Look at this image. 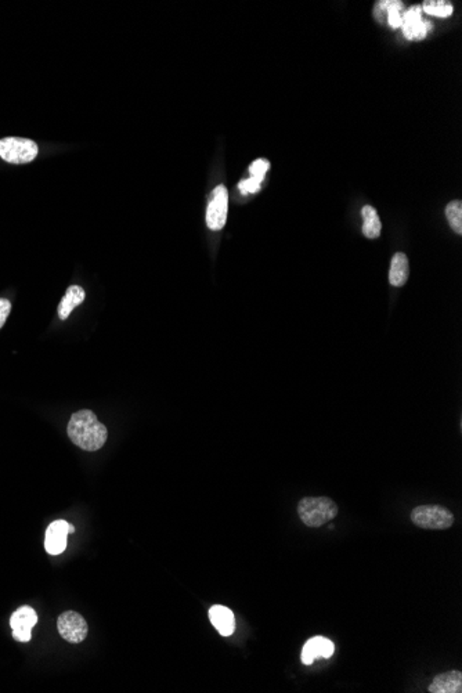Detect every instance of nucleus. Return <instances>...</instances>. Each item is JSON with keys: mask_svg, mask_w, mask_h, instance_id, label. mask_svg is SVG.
Masks as SVG:
<instances>
[{"mask_svg": "<svg viewBox=\"0 0 462 693\" xmlns=\"http://www.w3.org/2000/svg\"><path fill=\"white\" fill-rule=\"evenodd\" d=\"M68 436L74 444L85 451H97L107 442V428L91 410L72 414L68 422Z\"/></svg>", "mask_w": 462, "mask_h": 693, "instance_id": "nucleus-1", "label": "nucleus"}, {"mask_svg": "<svg viewBox=\"0 0 462 693\" xmlns=\"http://www.w3.org/2000/svg\"><path fill=\"white\" fill-rule=\"evenodd\" d=\"M338 505L328 497H305L298 502L300 520L311 529L321 527L338 516Z\"/></svg>", "mask_w": 462, "mask_h": 693, "instance_id": "nucleus-2", "label": "nucleus"}, {"mask_svg": "<svg viewBox=\"0 0 462 693\" xmlns=\"http://www.w3.org/2000/svg\"><path fill=\"white\" fill-rule=\"evenodd\" d=\"M411 522L425 530H447L454 524V513L443 505H418L411 511Z\"/></svg>", "mask_w": 462, "mask_h": 693, "instance_id": "nucleus-3", "label": "nucleus"}, {"mask_svg": "<svg viewBox=\"0 0 462 693\" xmlns=\"http://www.w3.org/2000/svg\"><path fill=\"white\" fill-rule=\"evenodd\" d=\"M38 144L29 139L6 137L0 140V158L8 164H28L38 157Z\"/></svg>", "mask_w": 462, "mask_h": 693, "instance_id": "nucleus-4", "label": "nucleus"}, {"mask_svg": "<svg viewBox=\"0 0 462 693\" xmlns=\"http://www.w3.org/2000/svg\"><path fill=\"white\" fill-rule=\"evenodd\" d=\"M57 628L60 635L71 644H79L88 635V624L85 618L79 613L72 610L64 612L59 617Z\"/></svg>", "mask_w": 462, "mask_h": 693, "instance_id": "nucleus-5", "label": "nucleus"}, {"mask_svg": "<svg viewBox=\"0 0 462 693\" xmlns=\"http://www.w3.org/2000/svg\"><path fill=\"white\" fill-rule=\"evenodd\" d=\"M229 210V193L227 189L220 185L213 190V197L208 205L206 210V224L210 230L219 231L224 227Z\"/></svg>", "mask_w": 462, "mask_h": 693, "instance_id": "nucleus-6", "label": "nucleus"}, {"mask_svg": "<svg viewBox=\"0 0 462 693\" xmlns=\"http://www.w3.org/2000/svg\"><path fill=\"white\" fill-rule=\"evenodd\" d=\"M36 623H38V614L32 607L21 606L20 609H17L10 618V625L13 630L14 639L20 642H28L32 637L31 631Z\"/></svg>", "mask_w": 462, "mask_h": 693, "instance_id": "nucleus-7", "label": "nucleus"}, {"mask_svg": "<svg viewBox=\"0 0 462 693\" xmlns=\"http://www.w3.org/2000/svg\"><path fill=\"white\" fill-rule=\"evenodd\" d=\"M422 8L421 6H414L408 11L403 14V32L410 40H421L431 31L432 25L428 21L422 20Z\"/></svg>", "mask_w": 462, "mask_h": 693, "instance_id": "nucleus-8", "label": "nucleus"}, {"mask_svg": "<svg viewBox=\"0 0 462 693\" xmlns=\"http://www.w3.org/2000/svg\"><path fill=\"white\" fill-rule=\"evenodd\" d=\"M70 534V523L66 520L53 522L46 531L45 537V548L50 555H60L64 552L68 544Z\"/></svg>", "mask_w": 462, "mask_h": 693, "instance_id": "nucleus-9", "label": "nucleus"}, {"mask_svg": "<svg viewBox=\"0 0 462 693\" xmlns=\"http://www.w3.org/2000/svg\"><path fill=\"white\" fill-rule=\"evenodd\" d=\"M335 646L334 644L324 637H314L309 639L302 651V663L306 666H310L318 656L321 657H331L334 655Z\"/></svg>", "mask_w": 462, "mask_h": 693, "instance_id": "nucleus-10", "label": "nucleus"}, {"mask_svg": "<svg viewBox=\"0 0 462 693\" xmlns=\"http://www.w3.org/2000/svg\"><path fill=\"white\" fill-rule=\"evenodd\" d=\"M209 618L213 627L219 631L220 635L229 637L236 631V617L234 613L222 605H215L209 609Z\"/></svg>", "mask_w": 462, "mask_h": 693, "instance_id": "nucleus-11", "label": "nucleus"}, {"mask_svg": "<svg viewBox=\"0 0 462 693\" xmlns=\"http://www.w3.org/2000/svg\"><path fill=\"white\" fill-rule=\"evenodd\" d=\"M428 691L431 693H461L462 673L459 670H452L439 674L433 678Z\"/></svg>", "mask_w": 462, "mask_h": 693, "instance_id": "nucleus-12", "label": "nucleus"}, {"mask_svg": "<svg viewBox=\"0 0 462 693\" xmlns=\"http://www.w3.org/2000/svg\"><path fill=\"white\" fill-rule=\"evenodd\" d=\"M410 274V266H408V259L404 254L399 252L392 258L390 263V272H389V281L393 287H403Z\"/></svg>", "mask_w": 462, "mask_h": 693, "instance_id": "nucleus-13", "label": "nucleus"}, {"mask_svg": "<svg viewBox=\"0 0 462 693\" xmlns=\"http://www.w3.org/2000/svg\"><path fill=\"white\" fill-rule=\"evenodd\" d=\"M85 297L86 294L82 287L71 286L59 304V317L61 320H67L72 310L85 300Z\"/></svg>", "mask_w": 462, "mask_h": 693, "instance_id": "nucleus-14", "label": "nucleus"}, {"mask_svg": "<svg viewBox=\"0 0 462 693\" xmlns=\"http://www.w3.org/2000/svg\"><path fill=\"white\" fill-rule=\"evenodd\" d=\"M362 215H363V220H364V224H363V233L367 238H378L379 234H380V220H379V216H378V212L375 210V208H372L371 205H366L363 209H362Z\"/></svg>", "mask_w": 462, "mask_h": 693, "instance_id": "nucleus-15", "label": "nucleus"}, {"mask_svg": "<svg viewBox=\"0 0 462 693\" xmlns=\"http://www.w3.org/2000/svg\"><path fill=\"white\" fill-rule=\"evenodd\" d=\"M446 217L449 220L450 227L457 233H462V203L461 201H452L446 206Z\"/></svg>", "mask_w": 462, "mask_h": 693, "instance_id": "nucleus-16", "label": "nucleus"}, {"mask_svg": "<svg viewBox=\"0 0 462 693\" xmlns=\"http://www.w3.org/2000/svg\"><path fill=\"white\" fill-rule=\"evenodd\" d=\"M425 13L436 15V17H443L447 18L453 14V4L450 1H436V0H426L424 1L421 7Z\"/></svg>", "mask_w": 462, "mask_h": 693, "instance_id": "nucleus-17", "label": "nucleus"}, {"mask_svg": "<svg viewBox=\"0 0 462 693\" xmlns=\"http://www.w3.org/2000/svg\"><path fill=\"white\" fill-rule=\"evenodd\" d=\"M392 10H403V3L399 1V0H383V1H378L376 6H375V10H374V14H375V18L379 21V22H386V17H387V13L392 11Z\"/></svg>", "mask_w": 462, "mask_h": 693, "instance_id": "nucleus-18", "label": "nucleus"}, {"mask_svg": "<svg viewBox=\"0 0 462 693\" xmlns=\"http://www.w3.org/2000/svg\"><path fill=\"white\" fill-rule=\"evenodd\" d=\"M269 168H270V164L266 159H258V161L252 162L251 166H249L251 178H254L255 180H258V182L262 183L266 172L269 171Z\"/></svg>", "mask_w": 462, "mask_h": 693, "instance_id": "nucleus-19", "label": "nucleus"}, {"mask_svg": "<svg viewBox=\"0 0 462 693\" xmlns=\"http://www.w3.org/2000/svg\"><path fill=\"white\" fill-rule=\"evenodd\" d=\"M261 185H262L261 182H258V180H255L254 178H251V179H248V180H242V182H240L238 189L241 190V193H242V194H249V193H256V192H259Z\"/></svg>", "mask_w": 462, "mask_h": 693, "instance_id": "nucleus-20", "label": "nucleus"}, {"mask_svg": "<svg viewBox=\"0 0 462 693\" xmlns=\"http://www.w3.org/2000/svg\"><path fill=\"white\" fill-rule=\"evenodd\" d=\"M386 21L392 28H399L403 24V13L400 10H392L387 13Z\"/></svg>", "mask_w": 462, "mask_h": 693, "instance_id": "nucleus-21", "label": "nucleus"}, {"mask_svg": "<svg viewBox=\"0 0 462 693\" xmlns=\"http://www.w3.org/2000/svg\"><path fill=\"white\" fill-rule=\"evenodd\" d=\"M11 311V303L10 300L4 299V297H0V328L4 325L8 314Z\"/></svg>", "mask_w": 462, "mask_h": 693, "instance_id": "nucleus-22", "label": "nucleus"}, {"mask_svg": "<svg viewBox=\"0 0 462 693\" xmlns=\"http://www.w3.org/2000/svg\"><path fill=\"white\" fill-rule=\"evenodd\" d=\"M75 531V527L72 524H70V533H74Z\"/></svg>", "mask_w": 462, "mask_h": 693, "instance_id": "nucleus-23", "label": "nucleus"}]
</instances>
